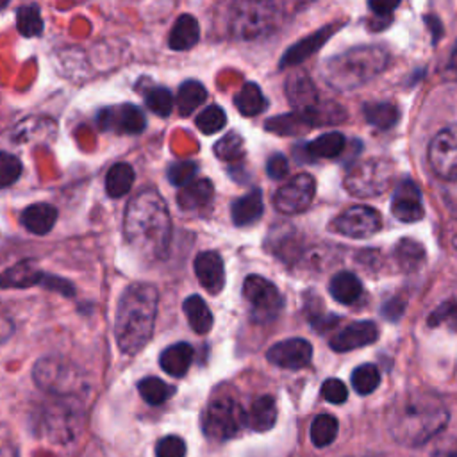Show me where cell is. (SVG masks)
<instances>
[{
	"label": "cell",
	"instance_id": "obj_9",
	"mask_svg": "<svg viewBox=\"0 0 457 457\" xmlns=\"http://www.w3.org/2000/svg\"><path fill=\"white\" fill-rule=\"evenodd\" d=\"M278 21V5L271 2L236 4L230 12V32L241 39H253L273 30Z\"/></svg>",
	"mask_w": 457,
	"mask_h": 457
},
{
	"label": "cell",
	"instance_id": "obj_48",
	"mask_svg": "<svg viewBox=\"0 0 457 457\" xmlns=\"http://www.w3.org/2000/svg\"><path fill=\"white\" fill-rule=\"evenodd\" d=\"M368 7L373 11L375 21H371V30H384L391 23V12L398 7V2H370Z\"/></svg>",
	"mask_w": 457,
	"mask_h": 457
},
{
	"label": "cell",
	"instance_id": "obj_53",
	"mask_svg": "<svg viewBox=\"0 0 457 457\" xmlns=\"http://www.w3.org/2000/svg\"><path fill=\"white\" fill-rule=\"evenodd\" d=\"M405 311V300L403 298H389L384 305H382V316L389 321H396L402 318Z\"/></svg>",
	"mask_w": 457,
	"mask_h": 457
},
{
	"label": "cell",
	"instance_id": "obj_4",
	"mask_svg": "<svg viewBox=\"0 0 457 457\" xmlns=\"http://www.w3.org/2000/svg\"><path fill=\"white\" fill-rule=\"evenodd\" d=\"M389 62V54L378 45H359L328 57L321 73L328 86L346 91L375 79Z\"/></svg>",
	"mask_w": 457,
	"mask_h": 457
},
{
	"label": "cell",
	"instance_id": "obj_54",
	"mask_svg": "<svg viewBox=\"0 0 457 457\" xmlns=\"http://www.w3.org/2000/svg\"><path fill=\"white\" fill-rule=\"evenodd\" d=\"M0 457H18L16 448L9 446V445H2L0 446Z\"/></svg>",
	"mask_w": 457,
	"mask_h": 457
},
{
	"label": "cell",
	"instance_id": "obj_43",
	"mask_svg": "<svg viewBox=\"0 0 457 457\" xmlns=\"http://www.w3.org/2000/svg\"><path fill=\"white\" fill-rule=\"evenodd\" d=\"M145 102L148 109L159 116H168L173 109L171 91L162 86H154L152 89H148L145 95Z\"/></svg>",
	"mask_w": 457,
	"mask_h": 457
},
{
	"label": "cell",
	"instance_id": "obj_27",
	"mask_svg": "<svg viewBox=\"0 0 457 457\" xmlns=\"http://www.w3.org/2000/svg\"><path fill=\"white\" fill-rule=\"evenodd\" d=\"M200 39V25L193 14H180L171 27L168 45L171 50H189Z\"/></svg>",
	"mask_w": 457,
	"mask_h": 457
},
{
	"label": "cell",
	"instance_id": "obj_8",
	"mask_svg": "<svg viewBox=\"0 0 457 457\" xmlns=\"http://www.w3.org/2000/svg\"><path fill=\"white\" fill-rule=\"evenodd\" d=\"M245 425V411L241 405L228 398H212L202 414V430L209 439L227 441L236 437Z\"/></svg>",
	"mask_w": 457,
	"mask_h": 457
},
{
	"label": "cell",
	"instance_id": "obj_46",
	"mask_svg": "<svg viewBox=\"0 0 457 457\" xmlns=\"http://www.w3.org/2000/svg\"><path fill=\"white\" fill-rule=\"evenodd\" d=\"M23 171L21 161L9 154V152H0V189L12 186Z\"/></svg>",
	"mask_w": 457,
	"mask_h": 457
},
{
	"label": "cell",
	"instance_id": "obj_18",
	"mask_svg": "<svg viewBox=\"0 0 457 457\" xmlns=\"http://www.w3.org/2000/svg\"><path fill=\"white\" fill-rule=\"evenodd\" d=\"M377 337H378V328L373 321H368V320L353 321L345 328H341L330 339V348L336 352H348L361 346H368L375 343Z\"/></svg>",
	"mask_w": 457,
	"mask_h": 457
},
{
	"label": "cell",
	"instance_id": "obj_41",
	"mask_svg": "<svg viewBox=\"0 0 457 457\" xmlns=\"http://www.w3.org/2000/svg\"><path fill=\"white\" fill-rule=\"evenodd\" d=\"M212 150L218 159L236 162V161L243 159V155H245V141L237 132H228L221 139L216 141Z\"/></svg>",
	"mask_w": 457,
	"mask_h": 457
},
{
	"label": "cell",
	"instance_id": "obj_21",
	"mask_svg": "<svg viewBox=\"0 0 457 457\" xmlns=\"http://www.w3.org/2000/svg\"><path fill=\"white\" fill-rule=\"evenodd\" d=\"M46 273L36 266L34 259H23L0 273L2 289H23L32 286H41Z\"/></svg>",
	"mask_w": 457,
	"mask_h": 457
},
{
	"label": "cell",
	"instance_id": "obj_52",
	"mask_svg": "<svg viewBox=\"0 0 457 457\" xmlns=\"http://www.w3.org/2000/svg\"><path fill=\"white\" fill-rule=\"evenodd\" d=\"M287 170H289V164L282 154H273L266 162V173L273 180L282 179L287 173Z\"/></svg>",
	"mask_w": 457,
	"mask_h": 457
},
{
	"label": "cell",
	"instance_id": "obj_31",
	"mask_svg": "<svg viewBox=\"0 0 457 457\" xmlns=\"http://www.w3.org/2000/svg\"><path fill=\"white\" fill-rule=\"evenodd\" d=\"M136 173L130 164L127 162H116L114 166L109 168L105 175V191L112 198H121L125 196L132 186H134Z\"/></svg>",
	"mask_w": 457,
	"mask_h": 457
},
{
	"label": "cell",
	"instance_id": "obj_55",
	"mask_svg": "<svg viewBox=\"0 0 457 457\" xmlns=\"http://www.w3.org/2000/svg\"><path fill=\"white\" fill-rule=\"evenodd\" d=\"M450 68L457 70V45H455V48L452 52V57H450Z\"/></svg>",
	"mask_w": 457,
	"mask_h": 457
},
{
	"label": "cell",
	"instance_id": "obj_35",
	"mask_svg": "<svg viewBox=\"0 0 457 457\" xmlns=\"http://www.w3.org/2000/svg\"><path fill=\"white\" fill-rule=\"evenodd\" d=\"M207 98V89L198 80H186L177 93V107L180 116H189Z\"/></svg>",
	"mask_w": 457,
	"mask_h": 457
},
{
	"label": "cell",
	"instance_id": "obj_11",
	"mask_svg": "<svg viewBox=\"0 0 457 457\" xmlns=\"http://www.w3.org/2000/svg\"><path fill=\"white\" fill-rule=\"evenodd\" d=\"M382 227L380 212L368 205H353L336 216L328 228L339 236L364 239L377 234Z\"/></svg>",
	"mask_w": 457,
	"mask_h": 457
},
{
	"label": "cell",
	"instance_id": "obj_5",
	"mask_svg": "<svg viewBox=\"0 0 457 457\" xmlns=\"http://www.w3.org/2000/svg\"><path fill=\"white\" fill-rule=\"evenodd\" d=\"M36 386L55 398H77L87 389L84 373L62 357H41L32 368Z\"/></svg>",
	"mask_w": 457,
	"mask_h": 457
},
{
	"label": "cell",
	"instance_id": "obj_32",
	"mask_svg": "<svg viewBox=\"0 0 457 457\" xmlns=\"http://www.w3.org/2000/svg\"><path fill=\"white\" fill-rule=\"evenodd\" d=\"M345 148V136L341 132H325L305 145V155L312 159H334Z\"/></svg>",
	"mask_w": 457,
	"mask_h": 457
},
{
	"label": "cell",
	"instance_id": "obj_16",
	"mask_svg": "<svg viewBox=\"0 0 457 457\" xmlns=\"http://www.w3.org/2000/svg\"><path fill=\"white\" fill-rule=\"evenodd\" d=\"M391 212L396 220L403 223H414L423 218V204H421V193L414 180L403 179L393 191V202H391Z\"/></svg>",
	"mask_w": 457,
	"mask_h": 457
},
{
	"label": "cell",
	"instance_id": "obj_10",
	"mask_svg": "<svg viewBox=\"0 0 457 457\" xmlns=\"http://www.w3.org/2000/svg\"><path fill=\"white\" fill-rule=\"evenodd\" d=\"M243 298L252 309L253 320L266 323L282 309V295L277 289V286L261 277V275H248L243 282Z\"/></svg>",
	"mask_w": 457,
	"mask_h": 457
},
{
	"label": "cell",
	"instance_id": "obj_19",
	"mask_svg": "<svg viewBox=\"0 0 457 457\" xmlns=\"http://www.w3.org/2000/svg\"><path fill=\"white\" fill-rule=\"evenodd\" d=\"M336 30H337V23H330V25H325V27L318 29L316 32L309 34L307 37H302L298 43H295L293 46H289L284 52L278 66L289 68V66H296V64L303 62L307 57L316 54Z\"/></svg>",
	"mask_w": 457,
	"mask_h": 457
},
{
	"label": "cell",
	"instance_id": "obj_30",
	"mask_svg": "<svg viewBox=\"0 0 457 457\" xmlns=\"http://www.w3.org/2000/svg\"><path fill=\"white\" fill-rule=\"evenodd\" d=\"M362 114L370 125L380 130H387L396 125L400 118V109L393 102H368L362 105Z\"/></svg>",
	"mask_w": 457,
	"mask_h": 457
},
{
	"label": "cell",
	"instance_id": "obj_56",
	"mask_svg": "<svg viewBox=\"0 0 457 457\" xmlns=\"http://www.w3.org/2000/svg\"><path fill=\"white\" fill-rule=\"evenodd\" d=\"M5 5H7V2H0V9H2V7H5Z\"/></svg>",
	"mask_w": 457,
	"mask_h": 457
},
{
	"label": "cell",
	"instance_id": "obj_23",
	"mask_svg": "<svg viewBox=\"0 0 457 457\" xmlns=\"http://www.w3.org/2000/svg\"><path fill=\"white\" fill-rule=\"evenodd\" d=\"M264 211V204H262V193L261 189H252L246 195L236 198L230 205V214H232V221L237 227H246L255 223Z\"/></svg>",
	"mask_w": 457,
	"mask_h": 457
},
{
	"label": "cell",
	"instance_id": "obj_33",
	"mask_svg": "<svg viewBox=\"0 0 457 457\" xmlns=\"http://www.w3.org/2000/svg\"><path fill=\"white\" fill-rule=\"evenodd\" d=\"M395 261L403 271H416L425 262V248L411 237H403L395 246Z\"/></svg>",
	"mask_w": 457,
	"mask_h": 457
},
{
	"label": "cell",
	"instance_id": "obj_15",
	"mask_svg": "<svg viewBox=\"0 0 457 457\" xmlns=\"http://www.w3.org/2000/svg\"><path fill=\"white\" fill-rule=\"evenodd\" d=\"M311 357H312V346L307 339H302V337L278 341L273 346H270L266 352V359L271 364L286 370L305 368L311 362Z\"/></svg>",
	"mask_w": 457,
	"mask_h": 457
},
{
	"label": "cell",
	"instance_id": "obj_44",
	"mask_svg": "<svg viewBox=\"0 0 457 457\" xmlns=\"http://www.w3.org/2000/svg\"><path fill=\"white\" fill-rule=\"evenodd\" d=\"M427 323H428V327L446 325L450 330L457 332V302L455 300H446L441 305H437L430 312Z\"/></svg>",
	"mask_w": 457,
	"mask_h": 457
},
{
	"label": "cell",
	"instance_id": "obj_40",
	"mask_svg": "<svg viewBox=\"0 0 457 457\" xmlns=\"http://www.w3.org/2000/svg\"><path fill=\"white\" fill-rule=\"evenodd\" d=\"M352 387L359 395H370L373 393L380 384V371L375 364H361L352 371Z\"/></svg>",
	"mask_w": 457,
	"mask_h": 457
},
{
	"label": "cell",
	"instance_id": "obj_7",
	"mask_svg": "<svg viewBox=\"0 0 457 457\" xmlns=\"http://www.w3.org/2000/svg\"><path fill=\"white\" fill-rule=\"evenodd\" d=\"M395 162L386 157H368L352 164L345 175V189L357 198H371L386 193L393 184Z\"/></svg>",
	"mask_w": 457,
	"mask_h": 457
},
{
	"label": "cell",
	"instance_id": "obj_13",
	"mask_svg": "<svg viewBox=\"0 0 457 457\" xmlns=\"http://www.w3.org/2000/svg\"><path fill=\"white\" fill-rule=\"evenodd\" d=\"M316 195V180L309 173L295 175L273 195V205L282 214H298L305 211Z\"/></svg>",
	"mask_w": 457,
	"mask_h": 457
},
{
	"label": "cell",
	"instance_id": "obj_28",
	"mask_svg": "<svg viewBox=\"0 0 457 457\" xmlns=\"http://www.w3.org/2000/svg\"><path fill=\"white\" fill-rule=\"evenodd\" d=\"M328 291L339 303H353L362 295V284L359 277L352 271H339L330 278Z\"/></svg>",
	"mask_w": 457,
	"mask_h": 457
},
{
	"label": "cell",
	"instance_id": "obj_26",
	"mask_svg": "<svg viewBox=\"0 0 457 457\" xmlns=\"http://www.w3.org/2000/svg\"><path fill=\"white\" fill-rule=\"evenodd\" d=\"M193 346L189 343H175L161 352L159 364L171 377H184L193 362Z\"/></svg>",
	"mask_w": 457,
	"mask_h": 457
},
{
	"label": "cell",
	"instance_id": "obj_42",
	"mask_svg": "<svg viewBox=\"0 0 457 457\" xmlns=\"http://www.w3.org/2000/svg\"><path fill=\"white\" fill-rule=\"evenodd\" d=\"M196 127L200 129L202 134H216L218 130H221L227 123V114L221 107L218 105H207L195 120Z\"/></svg>",
	"mask_w": 457,
	"mask_h": 457
},
{
	"label": "cell",
	"instance_id": "obj_17",
	"mask_svg": "<svg viewBox=\"0 0 457 457\" xmlns=\"http://www.w3.org/2000/svg\"><path fill=\"white\" fill-rule=\"evenodd\" d=\"M195 275L204 289H207L211 295H218L225 286V266L223 259L218 252L207 250L200 252L195 257L193 262Z\"/></svg>",
	"mask_w": 457,
	"mask_h": 457
},
{
	"label": "cell",
	"instance_id": "obj_29",
	"mask_svg": "<svg viewBox=\"0 0 457 457\" xmlns=\"http://www.w3.org/2000/svg\"><path fill=\"white\" fill-rule=\"evenodd\" d=\"M184 314L187 318L189 327L196 332V334H207L212 327V312L207 307V303L204 302L202 296L198 295H191L184 300L182 303Z\"/></svg>",
	"mask_w": 457,
	"mask_h": 457
},
{
	"label": "cell",
	"instance_id": "obj_22",
	"mask_svg": "<svg viewBox=\"0 0 457 457\" xmlns=\"http://www.w3.org/2000/svg\"><path fill=\"white\" fill-rule=\"evenodd\" d=\"M214 196V187L209 179H196L177 193V204L182 211L205 209Z\"/></svg>",
	"mask_w": 457,
	"mask_h": 457
},
{
	"label": "cell",
	"instance_id": "obj_38",
	"mask_svg": "<svg viewBox=\"0 0 457 457\" xmlns=\"http://www.w3.org/2000/svg\"><path fill=\"white\" fill-rule=\"evenodd\" d=\"M16 27L25 37H36L43 32V18L36 4H27L16 9Z\"/></svg>",
	"mask_w": 457,
	"mask_h": 457
},
{
	"label": "cell",
	"instance_id": "obj_25",
	"mask_svg": "<svg viewBox=\"0 0 457 457\" xmlns=\"http://www.w3.org/2000/svg\"><path fill=\"white\" fill-rule=\"evenodd\" d=\"M57 221V209L52 204L37 202L23 209L21 212V225L37 236L48 234Z\"/></svg>",
	"mask_w": 457,
	"mask_h": 457
},
{
	"label": "cell",
	"instance_id": "obj_49",
	"mask_svg": "<svg viewBox=\"0 0 457 457\" xmlns=\"http://www.w3.org/2000/svg\"><path fill=\"white\" fill-rule=\"evenodd\" d=\"M186 443L179 436H164L155 445V457H184Z\"/></svg>",
	"mask_w": 457,
	"mask_h": 457
},
{
	"label": "cell",
	"instance_id": "obj_12",
	"mask_svg": "<svg viewBox=\"0 0 457 457\" xmlns=\"http://www.w3.org/2000/svg\"><path fill=\"white\" fill-rule=\"evenodd\" d=\"M428 162L439 179H457V125H450L434 136L428 145Z\"/></svg>",
	"mask_w": 457,
	"mask_h": 457
},
{
	"label": "cell",
	"instance_id": "obj_45",
	"mask_svg": "<svg viewBox=\"0 0 457 457\" xmlns=\"http://www.w3.org/2000/svg\"><path fill=\"white\" fill-rule=\"evenodd\" d=\"M418 457H457V439L455 437H441L437 436L420 446Z\"/></svg>",
	"mask_w": 457,
	"mask_h": 457
},
{
	"label": "cell",
	"instance_id": "obj_24",
	"mask_svg": "<svg viewBox=\"0 0 457 457\" xmlns=\"http://www.w3.org/2000/svg\"><path fill=\"white\" fill-rule=\"evenodd\" d=\"M277 421V405L273 396L262 395L257 396L250 409L245 412V425L250 427L255 432H266L270 430Z\"/></svg>",
	"mask_w": 457,
	"mask_h": 457
},
{
	"label": "cell",
	"instance_id": "obj_36",
	"mask_svg": "<svg viewBox=\"0 0 457 457\" xmlns=\"http://www.w3.org/2000/svg\"><path fill=\"white\" fill-rule=\"evenodd\" d=\"M266 130L268 132H273V134H280V136H291V134H300V132H305L311 129V123L307 121V118L300 112H287V114H282V116H275V118H270L266 123H264Z\"/></svg>",
	"mask_w": 457,
	"mask_h": 457
},
{
	"label": "cell",
	"instance_id": "obj_14",
	"mask_svg": "<svg viewBox=\"0 0 457 457\" xmlns=\"http://www.w3.org/2000/svg\"><path fill=\"white\" fill-rule=\"evenodd\" d=\"M98 123L104 130H114L120 134H141L146 127V118L137 105L121 104L100 111Z\"/></svg>",
	"mask_w": 457,
	"mask_h": 457
},
{
	"label": "cell",
	"instance_id": "obj_20",
	"mask_svg": "<svg viewBox=\"0 0 457 457\" xmlns=\"http://www.w3.org/2000/svg\"><path fill=\"white\" fill-rule=\"evenodd\" d=\"M286 96L295 112H309L318 102V89L311 77L303 71H293L286 79Z\"/></svg>",
	"mask_w": 457,
	"mask_h": 457
},
{
	"label": "cell",
	"instance_id": "obj_51",
	"mask_svg": "<svg viewBox=\"0 0 457 457\" xmlns=\"http://www.w3.org/2000/svg\"><path fill=\"white\" fill-rule=\"evenodd\" d=\"M41 287L55 291V293H59L62 296H73L75 295V287H73L71 282H68V280H64L61 277H55V275H48V273H46Z\"/></svg>",
	"mask_w": 457,
	"mask_h": 457
},
{
	"label": "cell",
	"instance_id": "obj_39",
	"mask_svg": "<svg viewBox=\"0 0 457 457\" xmlns=\"http://www.w3.org/2000/svg\"><path fill=\"white\" fill-rule=\"evenodd\" d=\"M137 391L141 398L150 405H161L175 393V389L170 384L157 377H145L143 380H139Z\"/></svg>",
	"mask_w": 457,
	"mask_h": 457
},
{
	"label": "cell",
	"instance_id": "obj_1",
	"mask_svg": "<svg viewBox=\"0 0 457 457\" xmlns=\"http://www.w3.org/2000/svg\"><path fill=\"white\" fill-rule=\"evenodd\" d=\"M123 236L141 259L166 257L171 241V218L164 198L155 189H143L129 202L123 216Z\"/></svg>",
	"mask_w": 457,
	"mask_h": 457
},
{
	"label": "cell",
	"instance_id": "obj_3",
	"mask_svg": "<svg viewBox=\"0 0 457 457\" xmlns=\"http://www.w3.org/2000/svg\"><path fill=\"white\" fill-rule=\"evenodd\" d=\"M159 293L155 286L136 282L120 295L114 314V337L125 355H136L152 337Z\"/></svg>",
	"mask_w": 457,
	"mask_h": 457
},
{
	"label": "cell",
	"instance_id": "obj_2",
	"mask_svg": "<svg viewBox=\"0 0 457 457\" xmlns=\"http://www.w3.org/2000/svg\"><path fill=\"white\" fill-rule=\"evenodd\" d=\"M448 416V409L437 395L407 391L393 400L386 414V423L396 443L420 448L446 427Z\"/></svg>",
	"mask_w": 457,
	"mask_h": 457
},
{
	"label": "cell",
	"instance_id": "obj_50",
	"mask_svg": "<svg viewBox=\"0 0 457 457\" xmlns=\"http://www.w3.org/2000/svg\"><path fill=\"white\" fill-rule=\"evenodd\" d=\"M321 396L330 403H345L348 398V389L339 378H327L321 384Z\"/></svg>",
	"mask_w": 457,
	"mask_h": 457
},
{
	"label": "cell",
	"instance_id": "obj_47",
	"mask_svg": "<svg viewBox=\"0 0 457 457\" xmlns=\"http://www.w3.org/2000/svg\"><path fill=\"white\" fill-rule=\"evenodd\" d=\"M196 171H198V164L195 161H179V162H173L170 166L168 179L173 186L184 187L189 182H193Z\"/></svg>",
	"mask_w": 457,
	"mask_h": 457
},
{
	"label": "cell",
	"instance_id": "obj_6",
	"mask_svg": "<svg viewBox=\"0 0 457 457\" xmlns=\"http://www.w3.org/2000/svg\"><path fill=\"white\" fill-rule=\"evenodd\" d=\"M37 432L52 443H70L82 428V409L75 398H55L43 405L37 416Z\"/></svg>",
	"mask_w": 457,
	"mask_h": 457
},
{
	"label": "cell",
	"instance_id": "obj_37",
	"mask_svg": "<svg viewBox=\"0 0 457 457\" xmlns=\"http://www.w3.org/2000/svg\"><path fill=\"white\" fill-rule=\"evenodd\" d=\"M337 430H339V423L332 414H327V412L318 414L311 423V430H309L311 441L318 448L328 446L336 439Z\"/></svg>",
	"mask_w": 457,
	"mask_h": 457
},
{
	"label": "cell",
	"instance_id": "obj_34",
	"mask_svg": "<svg viewBox=\"0 0 457 457\" xmlns=\"http://www.w3.org/2000/svg\"><path fill=\"white\" fill-rule=\"evenodd\" d=\"M234 105L243 116H257L266 107V98L255 82H246L234 96Z\"/></svg>",
	"mask_w": 457,
	"mask_h": 457
}]
</instances>
